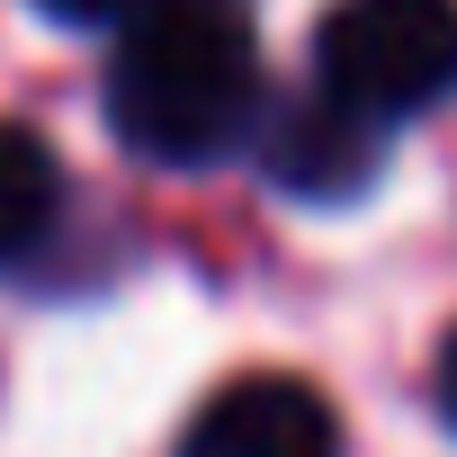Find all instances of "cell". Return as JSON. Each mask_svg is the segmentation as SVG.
<instances>
[{
	"instance_id": "obj_6",
	"label": "cell",
	"mask_w": 457,
	"mask_h": 457,
	"mask_svg": "<svg viewBox=\"0 0 457 457\" xmlns=\"http://www.w3.org/2000/svg\"><path fill=\"white\" fill-rule=\"evenodd\" d=\"M46 19H63V28H126L135 10H153V0H37Z\"/></svg>"
},
{
	"instance_id": "obj_7",
	"label": "cell",
	"mask_w": 457,
	"mask_h": 457,
	"mask_svg": "<svg viewBox=\"0 0 457 457\" xmlns=\"http://www.w3.org/2000/svg\"><path fill=\"white\" fill-rule=\"evenodd\" d=\"M430 395H439V421L457 430V332L439 341V359H430Z\"/></svg>"
},
{
	"instance_id": "obj_1",
	"label": "cell",
	"mask_w": 457,
	"mask_h": 457,
	"mask_svg": "<svg viewBox=\"0 0 457 457\" xmlns=\"http://www.w3.org/2000/svg\"><path fill=\"white\" fill-rule=\"evenodd\" d=\"M108 135L162 170L224 162L261 135V46L234 0H153L108 46Z\"/></svg>"
},
{
	"instance_id": "obj_3",
	"label": "cell",
	"mask_w": 457,
	"mask_h": 457,
	"mask_svg": "<svg viewBox=\"0 0 457 457\" xmlns=\"http://www.w3.org/2000/svg\"><path fill=\"white\" fill-rule=\"evenodd\" d=\"M261 170L305 206H350L386 170V126L314 81V90H296V99H278L261 117Z\"/></svg>"
},
{
	"instance_id": "obj_2",
	"label": "cell",
	"mask_w": 457,
	"mask_h": 457,
	"mask_svg": "<svg viewBox=\"0 0 457 457\" xmlns=\"http://www.w3.org/2000/svg\"><path fill=\"white\" fill-rule=\"evenodd\" d=\"M314 81L377 126H403L457 90V0H332L314 28Z\"/></svg>"
},
{
	"instance_id": "obj_4",
	"label": "cell",
	"mask_w": 457,
	"mask_h": 457,
	"mask_svg": "<svg viewBox=\"0 0 457 457\" xmlns=\"http://www.w3.org/2000/svg\"><path fill=\"white\" fill-rule=\"evenodd\" d=\"M179 457H341V421L323 403V386L305 377H234L197 403V421L179 430Z\"/></svg>"
},
{
	"instance_id": "obj_5",
	"label": "cell",
	"mask_w": 457,
	"mask_h": 457,
	"mask_svg": "<svg viewBox=\"0 0 457 457\" xmlns=\"http://www.w3.org/2000/svg\"><path fill=\"white\" fill-rule=\"evenodd\" d=\"M54 215H63V162L37 126L19 117H0V270L28 261L46 234H54Z\"/></svg>"
}]
</instances>
